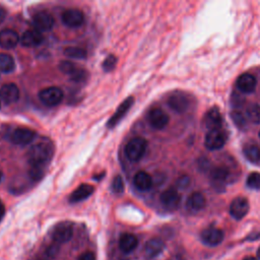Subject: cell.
I'll use <instances>...</instances> for the list:
<instances>
[{
    "mask_svg": "<svg viewBox=\"0 0 260 260\" xmlns=\"http://www.w3.org/2000/svg\"><path fill=\"white\" fill-rule=\"evenodd\" d=\"M243 260H258V259L255 258V257H253V256H247V257H245Z\"/></svg>",
    "mask_w": 260,
    "mask_h": 260,
    "instance_id": "obj_40",
    "label": "cell"
},
{
    "mask_svg": "<svg viewBox=\"0 0 260 260\" xmlns=\"http://www.w3.org/2000/svg\"><path fill=\"white\" fill-rule=\"evenodd\" d=\"M95 191V188L90 184H82L80 187H78L74 190L70 197H69V202L71 203H77L80 201H83L87 198H89Z\"/></svg>",
    "mask_w": 260,
    "mask_h": 260,
    "instance_id": "obj_22",
    "label": "cell"
},
{
    "mask_svg": "<svg viewBox=\"0 0 260 260\" xmlns=\"http://www.w3.org/2000/svg\"><path fill=\"white\" fill-rule=\"evenodd\" d=\"M5 214H6V207L2 202H0V220L4 218Z\"/></svg>",
    "mask_w": 260,
    "mask_h": 260,
    "instance_id": "obj_39",
    "label": "cell"
},
{
    "mask_svg": "<svg viewBox=\"0 0 260 260\" xmlns=\"http://www.w3.org/2000/svg\"><path fill=\"white\" fill-rule=\"evenodd\" d=\"M78 260H96V257H95V254L93 252H85L83 253Z\"/></svg>",
    "mask_w": 260,
    "mask_h": 260,
    "instance_id": "obj_37",
    "label": "cell"
},
{
    "mask_svg": "<svg viewBox=\"0 0 260 260\" xmlns=\"http://www.w3.org/2000/svg\"><path fill=\"white\" fill-rule=\"evenodd\" d=\"M0 98L8 105L18 102L20 99L19 87L12 83L4 85L2 89H0Z\"/></svg>",
    "mask_w": 260,
    "mask_h": 260,
    "instance_id": "obj_20",
    "label": "cell"
},
{
    "mask_svg": "<svg viewBox=\"0 0 260 260\" xmlns=\"http://www.w3.org/2000/svg\"><path fill=\"white\" fill-rule=\"evenodd\" d=\"M54 147L51 141L43 139L40 142L31 146L27 154L28 162L31 168L44 169L53 159Z\"/></svg>",
    "mask_w": 260,
    "mask_h": 260,
    "instance_id": "obj_1",
    "label": "cell"
},
{
    "mask_svg": "<svg viewBox=\"0 0 260 260\" xmlns=\"http://www.w3.org/2000/svg\"><path fill=\"white\" fill-rule=\"evenodd\" d=\"M43 41V34L38 30H28L21 37V44L25 47L39 46Z\"/></svg>",
    "mask_w": 260,
    "mask_h": 260,
    "instance_id": "obj_17",
    "label": "cell"
},
{
    "mask_svg": "<svg viewBox=\"0 0 260 260\" xmlns=\"http://www.w3.org/2000/svg\"><path fill=\"white\" fill-rule=\"evenodd\" d=\"M21 42L19 34L12 29L0 31V47L4 49H14Z\"/></svg>",
    "mask_w": 260,
    "mask_h": 260,
    "instance_id": "obj_12",
    "label": "cell"
},
{
    "mask_svg": "<svg viewBox=\"0 0 260 260\" xmlns=\"http://www.w3.org/2000/svg\"><path fill=\"white\" fill-rule=\"evenodd\" d=\"M33 22L35 27L38 29V31H50L53 29L55 24L53 16L46 11H41L39 13H37L33 18Z\"/></svg>",
    "mask_w": 260,
    "mask_h": 260,
    "instance_id": "obj_14",
    "label": "cell"
},
{
    "mask_svg": "<svg viewBox=\"0 0 260 260\" xmlns=\"http://www.w3.org/2000/svg\"><path fill=\"white\" fill-rule=\"evenodd\" d=\"M15 59L10 54L0 53V72L11 73L15 70Z\"/></svg>",
    "mask_w": 260,
    "mask_h": 260,
    "instance_id": "obj_27",
    "label": "cell"
},
{
    "mask_svg": "<svg viewBox=\"0 0 260 260\" xmlns=\"http://www.w3.org/2000/svg\"><path fill=\"white\" fill-rule=\"evenodd\" d=\"M237 88L244 94H252L255 92L257 81L250 73H243L237 80Z\"/></svg>",
    "mask_w": 260,
    "mask_h": 260,
    "instance_id": "obj_21",
    "label": "cell"
},
{
    "mask_svg": "<svg viewBox=\"0 0 260 260\" xmlns=\"http://www.w3.org/2000/svg\"><path fill=\"white\" fill-rule=\"evenodd\" d=\"M0 108H2V104H0Z\"/></svg>",
    "mask_w": 260,
    "mask_h": 260,
    "instance_id": "obj_45",
    "label": "cell"
},
{
    "mask_svg": "<svg viewBox=\"0 0 260 260\" xmlns=\"http://www.w3.org/2000/svg\"><path fill=\"white\" fill-rule=\"evenodd\" d=\"M244 115L249 122L254 124H260V105L253 104L248 106Z\"/></svg>",
    "mask_w": 260,
    "mask_h": 260,
    "instance_id": "obj_28",
    "label": "cell"
},
{
    "mask_svg": "<svg viewBox=\"0 0 260 260\" xmlns=\"http://www.w3.org/2000/svg\"><path fill=\"white\" fill-rule=\"evenodd\" d=\"M231 116L236 126H238L241 129H245L247 127V119L244 114L240 112H233Z\"/></svg>",
    "mask_w": 260,
    "mask_h": 260,
    "instance_id": "obj_31",
    "label": "cell"
},
{
    "mask_svg": "<svg viewBox=\"0 0 260 260\" xmlns=\"http://www.w3.org/2000/svg\"><path fill=\"white\" fill-rule=\"evenodd\" d=\"M161 203L165 208L169 210H175L178 208L181 202V196L175 188H169L161 194Z\"/></svg>",
    "mask_w": 260,
    "mask_h": 260,
    "instance_id": "obj_15",
    "label": "cell"
},
{
    "mask_svg": "<svg viewBox=\"0 0 260 260\" xmlns=\"http://www.w3.org/2000/svg\"><path fill=\"white\" fill-rule=\"evenodd\" d=\"M259 138H260V131H259Z\"/></svg>",
    "mask_w": 260,
    "mask_h": 260,
    "instance_id": "obj_44",
    "label": "cell"
},
{
    "mask_svg": "<svg viewBox=\"0 0 260 260\" xmlns=\"http://www.w3.org/2000/svg\"><path fill=\"white\" fill-rule=\"evenodd\" d=\"M36 137V132L29 128H17L11 135V140L18 145H27Z\"/></svg>",
    "mask_w": 260,
    "mask_h": 260,
    "instance_id": "obj_16",
    "label": "cell"
},
{
    "mask_svg": "<svg viewBox=\"0 0 260 260\" xmlns=\"http://www.w3.org/2000/svg\"><path fill=\"white\" fill-rule=\"evenodd\" d=\"M228 179H229V171L224 167L214 168L210 172V183L212 185V187L218 192L225 190L226 185L228 183Z\"/></svg>",
    "mask_w": 260,
    "mask_h": 260,
    "instance_id": "obj_4",
    "label": "cell"
},
{
    "mask_svg": "<svg viewBox=\"0 0 260 260\" xmlns=\"http://www.w3.org/2000/svg\"><path fill=\"white\" fill-rule=\"evenodd\" d=\"M72 236H73V227L70 222L67 221L58 224L54 228L52 233L53 240L58 244H62L70 241Z\"/></svg>",
    "mask_w": 260,
    "mask_h": 260,
    "instance_id": "obj_8",
    "label": "cell"
},
{
    "mask_svg": "<svg viewBox=\"0 0 260 260\" xmlns=\"http://www.w3.org/2000/svg\"><path fill=\"white\" fill-rule=\"evenodd\" d=\"M200 238L205 245L214 247L219 245L222 242V240H224V232L220 229L210 227L202 231Z\"/></svg>",
    "mask_w": 260,
    "mask_h": 260,
    "instance_id": "obj_11",
    "label": "cell"
},
{
    "mask_svg": "<svg viewBox=\"0 0 260 260\" xmlns=\"http://www.w3.org/2000/svg\"><path fill=\"white\" fill-rule=\"evenodd\" d=\"M226 140H227L226 134L220 129L210 130L207 132L205 136L204 145L208 151H218L225 145Z\"/></svg>",
    "mask_w": 260,
    "mask_h": 260,
    "instance_id": "obj_5",
    "label": "cell"
},
{
    "mask_svg": "<svg viewBox=\"0 0 260 260\" xmlns=\"http://www.w3.org/2000/svg\"><path fill=\"white\" fill-rule=\"evenodd\" d=\"M59 68H60V70H61L63 73H65V74H67L68 77H70L71 74L73 73V71L77 69V66H76V64H73V63L70 62V61L63 60V61L60 62Z\"/></svg>",
    "mask_w": 260,
    "mask_h": 260,
    "instance_id": "obj_32",
    "label": "cell"
},
{
    "mask_svg": "<svg viewBox=\"0 0 260 260\" xmlns=\"http://www.w3.org/2000/svg\"><path fill=\"white\" fill-rule=\"evenodd\" d=\"M58 253H59V246L57 244H53V245L49 246L47 249V255L51 258L55 257Z\"/></svg>",
    "mask_w": 260,
    "mask_h": 260,
    "instance_id": "obj_35",
    "label": "cell"
},
{
    "mask_svg": "<svg viewBox=\"0 0 260 260\" xmlns=\"http://www.w3.org/2000/svg\"><path fill=\"white\" fill-rule=\"evenodd\" d=\"M133 183H134V186L138 190L147 191L153 186V178L148 173L144 171H139L135 174L133 178Z\"/></svg>",
    "mask_w": 260,
    "mask_h": 260,
    "instance_id": "obj_23",
    "label": "cell"
},
{
    "mask_svg": "<svg viewBox=\"0 0 260 260\" xmlns=\"http://www.w3.org/2000/svg\"><path fill=\"white\" fill-rule=\"evenodd\" d=\"M133 103H134V98L133 97H129L125 101H123L121 103V105L118 107V109L116 110V112L114 113V115L108 120L107 127L108 128L115 127L124 118V116L127 114L128 111L132 107Z\"/></svg>",
    "mask_w": 260,
    "mask_h": 260,
    "instance_id": "obj_10",
    "label": "cell"
},
{
    "mask_svg": "<svg viewBox=\"0 0 260 260\" xmlns=\"http://www.w3.org/2000/svg\"><path fill=\"white\" fill-rule=\"evenodd\" d=\"M62 22L69 28H79L84 24L85 16L80 10H67L62 15Z\"/></svg>",
    "mask_w": 260,
    "mask_h": 260,
    "instance_id": "obj_13",
    "label": "cell"
},
{
    "mask_svg": "<svg viewBox=\"0 0 260 260\" xmlns=\"http://www.w3.org/2000/svg\"><path fill=\"white\" fill-rule=\"evenodd\" d=\"M168 104L172 110H174L177 113H184L186 112L189 108L190 101L186 94L182 92H176L170 96L168 100Z\"/></svg>",
    "mask_w": 260,
    "mask_h": 260,
    "instance_id": "obj_6",
    "label": "cell"
},
{
    "mask_svg": "<svg viewBox=\"0 0 260 260\" xmlns=\"http://www.w3.org/2000/svg\"><path fill=\"white\" fill-rule=\"evenodd\" d=\"M189 184V178L187 176H182L179 178V180L177 181V185L180 188H185L187 187Z\"/></svg>",
    "mask_w": 260,
    "mask_h": 260,
    "instance_id": "obj_36",
    "label": "cell"
},
{
    "mask_svg": "<svg viewBox=\"0 0 260 260\" xmlns=\"http://www.w3.org/2000/svg\"><path fill=\"white\" fill-rule=\"evenodd\" d=\"M147 141L141 137H135L128 141L125 146V155L130 162H138L144 156Z\"/></svg>",
    "mask_w": 260,
    "mask_h": 260,
    "instance_id": "obj_2",
    "label": "cell"
},
{
    "mask_svg": "<svg viewBox=\"0 0 260 260\" xmlns=\"http://www.w3.org/2000/svg\"><path fill=\"white\" fill-rule=\"evenodd\" d=\"M247 186L253 190H260V173H251L247 178Z\"/></svg>",
    "mask_w": 260,
    "mask_h": 260,
    "instance_id": "obj_30",
    "label": "cell"
},
{
    "mask_svg": "<svg viewBox=\"0 0 260 260\" xmlns=\"http://www.w3.org/2000/svg\"><path fill=\"white\" fill-rule=\"evenodd\" d=\"M203 125L210 131V130H217L220 129L222 125V117L217 108H212L208 110L203 120Z\"/></svg>",
    "mask_w": 260,
    "mask_h": 260,
    "instance_id": "obj_18",
    "label": "cell"
},
{
    "mask_svg": "<svg viewBox=\"0 0 260 260\" xmlns=\"http://www.w3.org/2000/svg\"><path fill=\"white\" fill-rule=\"evenodd\" d=\"M169 116L160 108L152 109L147 114V121L155 129H164L169 124Z\"/></svg>",
    "mask_w": 260,
    "mask_h": 260,
    "instance_id": "obj_7",
    "label": "cell"
},
{
    "mask_svg": "<svg viewBox=\"0 0 260 260\" xmlns=\"http://www.w3.org/2000/svg\"><path fill=\"white\" fill-rule=\"evenodd\" d=\"M112 190L113 192L120 194L124 191V182L121 176H116L112 182Z\"/></svg>",
    "mask_w": 260,
    "mask_h": 260,
    "instance_id": "obj_33",
    "label": "cell"
},
{
    "mask_svg": "<svg viewBox=\"0 0 260 260\" xmlns=\"http://www.w3.org/2000/svg\"><path fill=\"white\" fill-rule=\"evenodd\" d=\"M206 199L205 196L200 192H193L189 195L186 201V207L189 211L198 212L205 207Z\"/></svg>",
    "mask_w": 260,
    "mask_h": 260,
    "instance_id": "obj_24",
    "label": "cell"
},
{
    "mask_svg": "<svg viewBox=\"0 0 260 260\" xmlns=\"http://www.w3.org/2000/svg\"><path fill=\"white\" fill-rule=\"evenodd\" d=\"M165 249V243L160 238L148 240L144 245V255L147 259H154L159 256Z\"/></svg>",
    "mask_w": 260,
    "mask_h": 260,
    "instance_id": "obj_19",
    "label": "cell"
},
{
    "mask_svg": "<svg viewBox=\"0 0 260 260\" xmlns=\"http://www.w3.org/2000/svg\"><path fill=\"white\" fill-rule=\"evenodd\" d=\"M63 97V91L57 87L46 88L39 93L41 102L48 107H55L59 105L62 102Z\"/></svg>",
    "mask_w": 260,
    "mask_h": 260,
    "instance_id": "obj_3",
    "label": "cell"
},
{
    "mask_svg": "<svg viewBox=\"0 0 260 260\" xmlns=\"http://www.w3.org/2000/svg\"><path fill=\"white\" fill-rule=\"evenodd\" d=\"M244 156L245 158L253 164H257L260 162V148L256 144H247L244 147Z\"/></svg>",
    "mask_w": 260,
    "mask_h": 260,
    "instance_id": "obj_26",
    "label": "cell"
},
{
    "mask_svg": "<svg viewBox=\"0 0 260 260\" xmlns=\"http://www.w3.org/2000/svg\"><path fill=\"white\" fill-rule=\"evenodd\" d=\"M250 205L249 201L247 198L239 196L236 197L230 205V214L235 218V219H242L245 217L249 211Z\"/></svg>",
    "mask_w": 260,
    "mask_h": 260,
    "instance_id": "obj_9",
    "label": "cell"
},
{
    "mask_svg": "<svg viewBox=\"0 0 260 260\" xmlns=\"http://www.w3.org/2000/svg\"><path fill=\"white\" fill-rule=\"evenodd\" d=\"M117 58L114 55H109L103 62V68L105 71L113 70L117 64Z\"/></svg>",
    "mask_w": 260,
    "mask_h": 260,
    "instance_id": "obj_34",
    "label": "cell"
},
{
    "mask_svg": "<svg viewBox=\"0 0 260 260\" xmlns=\"http://www.w3.org/2000/svg\"><path fill=\"white\" fill-rule=\"evenodd\" d=\"M7 18V12L0 8V24H3Z\"/></svg>",
    "mask_w": 260,
    "mask_h": 260,
    "instance_id": "obj_38",
    "label": "cell"
},
{
    "mask_svg": "<svg viewBox=\"0 0 260 260\" xmlns=\"http://www.w3.org/2000/svg\"><path fill=\"white\" fill-rule=\"evenodd\" d=\"M64 55L66 57L72 58V59H79V60H83L86 59L88 56V52L87 50L83 49V48H79V47H68L64 50Z\"/></svg>",
    "mask_w": 260,
    "mask_h": 260,
    "instance_id": "obj_29",
    "label": "cell"
},
{
    "mask_svg": "<svg viewBox=\"0 0 260 260\" xmlns=\"http://www.w3.org/2000/svg\"><path fill=\"white\" fill-rule=\"evenodd\" d=\"M3 178H4V174H3V172L0 171V182L3 181Z\"/></svg>",
    "mask_w": 260,
    "mask_h": 260,
    "instance_id": "obj_42",
    "label": "cell"
},
{
    "mask_svg": "<svg viewBox=\"0 0 260 260\" xmlns=\"http://www.w3.org/2000/svg\"><path fill=\"white\" fill-rule=\"evenodd\" d=\"M257 258L260 260V247H259L258 250H257Z\"/></svg>",
    "mask_w": 260,
    "mask_h": 260,
    "instance_id": "obj_41",
    "label": "cell"
},
{
    "mask_svg": "<svg viewBox=\"0 0 260 260\" xmlns=\"http://www.w3.org/2000/svg\"><path fill=\"white\" fill-rule=\"evenodd\" d=\"M36 260H44V259H36Z\"/></svg>",
    "mask_w": 260,
    "mask_h": 260,
    "instance_id": "obj_43",
    "label": "cell"
},
{
    "mask_svg": "<svg viewBox=\"0 0 260 260\" xmlns=\"http://www.w3.org/2000/svg\"><path fill=\"white\" fill-rule=\"evenodd\" d=\"M138 246V239L133 234H123L119 239V248L124 253H131Z\"/></svg>",
    "mask_w": 260,
    "mask_h": 260,
    "instance_id": "obj_25",
    "label": "cell"
}]
</instances>
